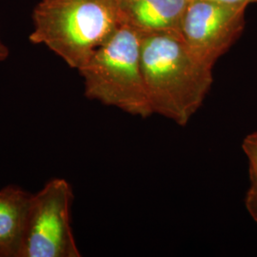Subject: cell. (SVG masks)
Returning a JSON list of instances; mask_svg holds the SVG:
<instances>
[{"instance_id": "obj_2", "label": "cell", "mask_w": 257, "mask_h": 257, "mask_svg": "<svg viewBox=\"0 0 257 257\" xmlns=\"http://www.w3.org/2000/svg\"><path fill=\"white\" fill-rule=\"evenodd\" d=\"M29 40L79 70L122 25L116 0H41Z\"/></svg>"}, {"instance_id": "obj_10", "label": "cell", "mask_w": 257, "mask_h": 257, "mask_svg": "<svg viewBox=\"0 0 257 257\" xmlns=\"http://www.w3.org/2000/svg\"><path fill=\"white\" fill-rule=\"evenodd\" d=\"M220 3H224L230 6H235V7H242L246 8L250 4H255L257 3V0H214Z\"/></svg>"}, {"instance_id": "obj_1", "label": "cell", "mask_w": 257, "mask_h": 257, "mask_svg": "<svg viewBox=\"0 0 257 257\" xmlns=\"http://www.w3.org/2000/svg\"><path fill=\"white\" fill-rule=\"evenodd\" d=\"M141 66L153 113L187 125L210 92L213 67L175 33L142 36Z\"/></svg>"}, {"instance_id": "obj_3", "label": "cell", "mask_w": 257, "mask_h": 257, "mask_svg": "<svg viewBox=\"0 0 257 257\" xmlns=\"http://www.w3.org/2000/svg\"><path fill=\"white\" fill-rule=\"evenodd\" d=\"M142 36L122 24L78 70L90 100L142 118L154 114L141 66Z\"/></svg>"}, {"instance_id": "obj_5", "label": "cell", "mask_w": 257, "mask_h": 257, "mask_svg": "<svg viewBox=\"0 0 257 257\" xmlns=\"http://www.w3.org/2000/svg\"><path fill=\"white\" fill-rule=\"evenodd\" d=\"M246 8L214 0H190L180 37L193 55L214 67L244 32Z\"/></svg>"}, {"instance_id": "obj_9", "label": "cell", "mask_w": 257, "mask_h": 257, "mask_svg": "<svg viewBox=\"0 0 257 257\" xmlns=\"http://www.w3.org/2000/svg\"><path fill=\"white\" fill-rule=\"evenodd\" d=\"M245 206L251 218L257 224V187L249 186L245 197Z\"/></svg>"}, {"instance_id": "obj_6", "label": "cell", "mask_w": 257, "mask_h": 257, "mask_svg": "<svg viewBox=\"0 0 257 257\" xmlns=\"http://www.w3.org/2000/svg\"><path fill=\"white\" fill-rule=\"evenodd\" d=\"M122 24L141 36L175 33L180 25L190 0H116Z\"/></svg>"}, {"instance_id": "obj_11", "label": "cell", "mask_w": 257, "mask_h": 257, "mask_svg": "<svg viewBox=\"0 0 257 257\" xmlns=\"http://www.w3.org/2000/svg\"><path fill=\"white\" fill-rule=\"evenodd\" d=\"M10 55V50L8 47L5 45V43L2 41L0 36V62L5 61Z\"/></svg>"}, {"instance_id": "obj_8", "label": "cell", "mask_w": 257, "mask_h": 257, "mask_svg": "<svg viewBox=\"0 0 257 257\" xmlns=\"http://www.w3.org/2000/svg\"><path fill=\"white\" fill-rule=\"evenodd\" d=\"M242 149L248 160L250 185L257 187V131L244 138Z\"/></svg>"}, {"instance_id": "obj_4", "label": "cell", "mask_w": 257, "mask_h": 257, "mask_svg": "<svg viewBox=\"0 0 257 257\" xmlns=\"http://www.w3.org/2000/svg\"><path fill=\"white\" fill-rule=\"evenodd\" d=\"M74 193L63 178H54L33 193L18 257H79L71 225Z\"/></svg>"}, {"instance_id": "obj_7", "label": "cell", "mask_w": 257, "mask_h": 257, "mask_svg": "<svg viewBox=\"0 0 257 257\" xmlns=\"http://www.w3.org/2000/svg\"><path fill=\"white\" fill-rule=\"evenodd\" d=\"M33 193L10 185L0 190V257H18Z\"/></svg>"}]
</instances>
